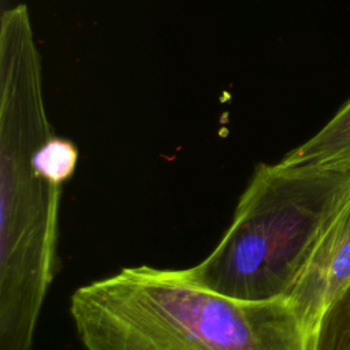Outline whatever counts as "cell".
<instances>
[{"label": "cell", "instance_id": "cell-3", "mask_svg": "<svg viewBox=\"0 0 350 350\" xmlns=\"http://www.w3.org/2000/svg\"><path fill=\"white\" fill-rule=\"evenodd\" d=\"M350 197V172L261 163L212 252L190 267L204 286L241 299L288 298L324 230Z\"/></svg>", "mask_w": 350, "mask_h": 350}, {"label": "cell", "instance_id": "cell-6", "mask_svg": "<svg viewBox=\"0 0 350 350\" xmlns=\"http://www.w3.org/2000/svg\"><path fill=\"white\" fill-rule=\"evenodd\" d=\"M309 350H350V284L319 319L310 335Z\"/></svg>", "mask_w": 350, "mask_h": 350}, {"label": "cell", "instance_id": "cell-2", "mask_svg": "<svg viewBox=\"0 0 350 350\" xmlns=\"http://www.w3.org/2000/svg\"><path fill=\"white\" fill-rule=\"evenodd\" d=\"M70 314L85 350H309L310 340L288 298L224 295L190 267H124L78 287Z\"/></svg>", "mask_w": 350, "mask_h": 350}, {"label": "cell", "instance_id": "cell-5", "mask_svg": "<svg viewBox=\"0 0 350 350\" xmlns=\"http://www.w3.org/2000/svg\"><path fill=\"white\" fill-rule=\"evenodd\" d=\"M284 164H312L350 172V98L320 131L290 150Z\"/></svg>", "mask_w": 350, "mask_h": 350}, {"label": "cell", "instance_id": "cell-1", "mask_svg": "<svg viewBox=\"0 0 350 350\" xmlns=\"http://www.w3.org/2000/svg\"><path fill=\"white\" fill-rule=\"evenodd\" d=\"M53 134L29 10L16 4L0 22V350H31L56 273L64 185L33 164L36 149Z\"/></svg>", "mask_w": 350, "mask_h": 350}, {"label": "cell", "instance_id": "cell-4", "mask_svg": "<svg viewBox=\"0 0 350 350\" xmlns=\"http://www.w3.org/2000/svg\"><path fill=\"white\" fill-rule=\"evenodd\" d=\"M350 284V197L313 249L288 301L312 335L328 305Z\"/></svg>", "mask_w": 350, "mask_h": 350}, {"label": "cell", "instance_id": "cell-7", "mask_svg": "<svg viewBox=\"0 0 350 350\" xmlns=\"http://www.w3.org/2000/svg\"><path fill=\"white\" fill-rule=\"evenodd\" d=\"M33 164L48 179L64 185L77 170L78 148L71 139L53 134L36 149Z\"/></svg>", "mask_w": 350, "mask_h": 350}]
</instances>
